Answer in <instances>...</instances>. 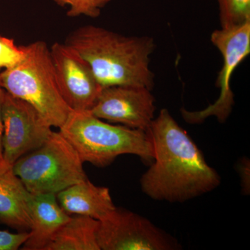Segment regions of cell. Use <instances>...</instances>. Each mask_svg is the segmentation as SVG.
<instances>
[{
	"label": "cell",
	"instance_id": "21",
	"mask_svg": "<svg viewBox=\"0 0 250 250\" xmlns=\"http://www.w3.org/2000/svg\"><path fill=\"white\" fill-rule=\"evenodd\" d=\"M0 72H1V71H0Z\"/></svg>",
	"mask_w": 250,
	"mask_h": 250
},
{
	"label": "cell",
	"instance_id": "1",
	"mask_svg": "<svg viewBox=\"0 0 250 250\" xmlns=\"http://www.w3.org/2000/svg\"><path fill=\"white\" fill-rule=\"evenodd\" d=\"M154 158L141 177L142 191L158 201H188L215 190L221 183L218 172L166 108L147 130Z\"/></svg>",
	"mask_w": 250,
	"mask_h": 250
},
{
	"label": "cell",
	"instance_id": "9",
	"mask_svg": "<svg viewBox=\"0 0 250 250\" xmlns=\"http://www.w3.org/2000/svg\"><path fill=\"white\" fill-rule=\"evenodd\" d=\"M57 85L72 111H90L103 87L88 62L66 43L54 42L49 48Z\"/></svg>",
	"mask_w": 250,
	"mask_h": 250
},
{
	"label": "cell",
	"instance_id": "14",
	"mask_svg": "<svg viewBox=\"0 0 250 250\" xmlns=\"http://www.w3.org/2000/svg\"><path fill=\"white\" fill-rule=\"evenodd\" d=\"M98 224L90 217L71 216L44 250H100L96 238Z\"/></svg>",
	"mask_w": 250,
	"mask_h": 250
},
{
	"label": "cell",
	"instance_id": "16",
	"mask_svg": "<svg viewBox=\"0 0 250 250\" xmlns=\"http://www.w3.org/2000/svg\"><path fill=\"white\" fill-rule=\"evenodd\" d=\"M59 6H69L67 16L70 18L86 16L96 18L101 14L102 9L111 0H54Z\"/></svg>",
	"mask_w": 250,
	"mask_h": 250
},
{
	"label": "cell",
	"instance_id": "4",
	"mask_svg": "<svg viewBox=\"0 0 250 250\" xmlns=\"http://www.w3.org/2000/svg\"><path fill=\"white\" fill-rule=\"evenodd\" d=\"M23 47L22 60L0 72V87L27 102L51 126L59 129L72 110L59 91L48 46L38 41Z\"/></svg>",
	"mask_w": 250,
	"mask_h": 250
},
{
	"label": "cell",
	"instance_id": "11",
	"mask_svg": "<svg viewBox=\"0 0 250 250\" xmlns=\"http://www.w3.org/2000/svg\"><path fill=\"white\" fill-rule=\"evenodd\" d=\"M32 194L13 171L12 166L0 167V223L29 231Z\"/></svg>",
	"mask_w": 250,
	"mask_h": 250
},
{
	"label": "cell",
	"instance_id": "20",
	"mask_svg": "<svg viewBox=\"0 0 250 250\" xmlns=\"http://www.w3.org/2000/svg\"><path fill=\"white\" fill-rule=\"evenodd\" d=\"M5 90L0 87V167L6 165L3 157L2 135V104L4 98ZM8 166V165H7Z\"/></svg>",
	"mask_w": 250,
	"mask_h": 250
},
{
	"label": "cell",
	"instance_id": "19",
	"mask_svg": "<svg viewBox=\"0 0 250 250\" xmlns=\"http://www.w3.org/2000/svg\"><path fill=\"white\" fill-rule=\"evenodd\" d=\"M250 160L244 158L238 163V170L241 177L242 192L245 195L250 193Z\"/></svg>",
	"mask_w": 250,
	"mask_h": 250
},
{
	"label": "cell",
	"instance_id": "8",
	"mask_svg": "<svg viewBox=\"0 0 250 250\" xmlns=\"http://www.w3.org/2000/svg\"><path fill=\"white\" fill-rule=\"evenodd\" d=\"M2 122L3 157L9 166L41 147L52 132V126L34 106L6 91Z\"/></svg>",
	"mask_w": 250,
	"mask_h": 250
},
{
	"label": "cell",
	"instance_id": "10",
	"mask_svg": "<svg viewBox=\"0 0 250 250\" xmlns=\"http://www.w3.org/2000/svg\"><path fill=\"white\" fill-rule=\"evenodd\" d=\"M155 99L144 87L110 86L102 90L90 112L108 123L147 131L154 119Z\"/></svg>",
	"mask_w": 250,
	"mask_h": 250
},
{
	"label": "cell",
	"instance_id": "6",
	"mask_svg": "<svg viewBox=\"0 0 250 250\" xmlns=\"http://www.w3.org/2000/svg\"><path fill=\"white\" fill-rule=\"evenodd\" d=\"M210 41L223 55V65L216 83L220 95L214 103L201 111L191 112L182 108L184 119L190 124L201 123L211 116H215L220 123H225L231 114L234 104L231 76L250 53V22L215 30L210 36Z\"/></svg>",
	"mask_w": 250,
	"mask_h": 250
},
{
	"label": "cell",
	"instance_id": "5",
	"mask_svg": "<svg viewBox=\"0 0 250 250\" xmlns=\"http://www.w3.org/2000/svg\"><path fill=\"white\" fill-rule=\"evenodd\" d=\"M83 162L60 131H53L41 147L20 158L13 171L28 191L57 194L87 179Z\"/></svg>",
	"mask_w": 250,
	"mask_h": 250
},
{
	"label": "cell",
	"instance_id": "17",
	"mask_svg": "<svg viewBox=\"0 0 250 250\" xmlns=\"http://www.w3.org/2000/svg\"><path fill=\"white\" fill-rule=\"evenodd\" d=\"M23 45L18 46L14 39L0 34V71L16 66L24 58Z\"/></svg>",
	"mask_w": 250,
	"mask_h": 250
},
{
	"label": "cell",
	"instance_id": "7",
	"mask_svg": "<svg viewBox=\"0 0 250 250\" xmlns=\"http://www.w3.org/2000/svg\"><path fill=\"white\" fill-rule=\"evenodd\" d=\"M97 242L100 250H174L178 241L147 219L122 208H115L99 220Z\"/></svg>",
	"mask_w": 250,
	"mask_h": 250
},
{
	"label": "cell",
	"instance_id": "2",
	"mask_svg": "<svg viewBox=\"0 0 250 250\" xmlns=\"http://www.w3.org/2000/svg\"><path fill=\"white\" fill-rule=\"evenodd\" d=\"M65 43L80 54L100 84L144 87L152 90L150 56L156 45L149 36H126L94 25L72 31Z\"/></svg>",
	"mask_w": 250,
	"mask_h": 250
},
{
	"label": "cell",
	"instance_id": "12",
	"mask_svg": "<svg viewBox=\"0 0 250 250\" xmlns=\"http://www.w3.org/2000/svg\"><path fill=\"white\" fill-rule=\"evenodd\" d=\"M31 227L29 238L21 249L44 250L54 235L68 221L67 214L57 198V194L33 195L31 204Z\"/></svg>",
	"mask_w": 250,
	"mask_h": 250
},
{
	"label": "cell",
	"instance_id": "13",
	"mask_svg": "<svg viewBox=\"0 0 250 250\" xmlns=\"http://www.w3.org/2000/svg\"><path fill=\"white\" fill-rule=\"evenodd\" d=\"M57 198L67 214L85 215L98 220H103L116 208L109 189L95 186L88 179L58 192Z\"/></svg>",
	"mask_w": 250,
	"mask_h": 250
},
{
	"label": "cell",
	"instance_id": "18",
	"mask_svg": "<svg viewBox=\"0 0 250 250\" xmlns=\"http://www.w3.org/2000/svg\"><path fill=\"white\" fill-rule=\"evenodd\" d=\"M29 236V231L18 233L0 230V250H16L22 248Z\"/></svg>",
	"mask_w": 250,
	"mask_h": 250
},
{
	"label": "cell",
	"instance_id": "3",
	"mask_svg": "<svg viewBox=\"0 0 250 250\" xmlns=\"http://www.w3.org/2000/svg\"><path fill=\"white\" fill-rule=\"evenodd\" d=\"M59 131L75 147L83 163L110 165L122 154H134L146 163L154 158L147 131L105 123L90 111H70Z\"/></svg>",
	"mask_w": 250,
	"mask_h": 250
},
{
	"label": "cell",
	"instance_id": "15",
	"mask_svg": "<svg viewBox=\"0 0 250 250\" xmlns=\"http://www.w3.org/2000/svg\"><path fill=\"white\" fill-rule=\"evenodd\" d=\"M222 29L250 22V0H218Z\"/></svg>",
	"mask_w": 250,
	"mask_h": 250
}]
</instances>
